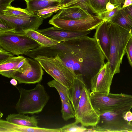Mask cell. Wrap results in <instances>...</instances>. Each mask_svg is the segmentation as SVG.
Here are the masks:
<instances>
[{"label":"cell","mask_w":132,"mask_h":132,"mask_svg":"<svg viewBox=\"0 0 132 132\" xmlns=\"http://www.w3.org/2000/svg\"><path fill=\"white\" fill-rule=\"evenodd\" d=\"M58 55L69 68L77 75L90 79L105 64V56L96 40L87 36L58 43Z\"/></svg>","instance_id":"obj_1"},{"label":"cell","mask_w":132,"mask_h":132,"mask_svg":"<svg viewBox=\"0 0 132 132\" xmlns=\"http://www.w3.org/2000/svg\"><path fill=\"white\" fill-rule=\"evenodd\" d=\"M20 94L15 109L18 113L33 114L42 111L50 97L44 86L38 84L34 88L28 90L16 86Z\"/></svg>","instance_id":"obj_2"},{"label":"cell","mask_w":132,"mask_h":132,"mask_svg":"<svg viewBox=\"0 0 132 132\" xmlns=\"http://www.w3.org/2000/svg\"><path fill=\"white\" fill-rule=\"evenodd\" d=\"M92 105L99 114L106 111L124 112L132 108V95L121 93H105L90 92Z\"/></svg>","instance_id":"obj_3"},{"label":"cell","mask_w":132,"mask_h":132,"mask_svg":"<svg viewBox=\"0 0 132 132\" xmlns=\"http://www.w3.org/2000/svg\"><path fill=\"white\" fill-rule=\"evenodd\" d=\"M108 21L111 39L109 62L115 74L120 72V67L126 52L127 44L132 34L111 21Z\"/></svg>","instance_id":"obj_4"},{"label":"cell","mask_w":132,"mask_h":132,"mask_svg":"<svg viewBox=\"0 0 132 132\" xmlns=\"http://www.w3.org/2000/svg\"><path fill=\"white\" fill-rule=\"evenodd\" d=\"M54 79L69 88L77 75L68 67L57 55L54 57L41 56L34 59Z\"/></svg>","instance_id":"obj_5"},{"label":"cell","mask_w":132,"mask_h":132,"mask_svg":"<svg viewBox=\"0 0 132 132\" xmlns=\"http://www.w3.org/2000/svg\"><path fill=\"white\" fill-rule=\"evenodd\" d=\"M41 46L25 34L0 32V47L17 56Z\"/></svg>","instance_id":"obj_6"},{"label":"cell","mask_w":132,"mask_h":132,"mask_svg":"<svg viewBox=\"0 0 132 132\" xmlns=\"http://www.w3.org/2000/svg\"><path fill=\"white\" fill-rule=\"evenodd\" d=\"M123 113L109 111L100 114L99 122L90 128V131L132 132V122L124 119Z\"/></svg>","instance_id":"obj_7"},{"label":"cell","mask_w":132,"mask_h":132,"mask_svg":"<svg viewBox=\"0 0 132 132\" xmlns=\"http://www.w3.org/2000/svg\"><path fill=\"white\" fill-rule=\"evenodd\" d=\"M104 21L97 16L93 15L85 19L77 20L63 19L53 16L49 20L48 23L62 29L75 32H85L96 29Z\"/></svg>","instance_id":"obj_8"},{"label":"cell","mask_w":132,"mask_h":132,"mask_svg":"<svg viewBox=\"0 0 132 132\" xmlns=\"http://www.w3.org/2000/svg\"><path fill=\"white\" fill-rule=\"evenodd\" d=\"M90 91L86 86L84 88L76 113L75 120L85 127L93 126L99 122L100 114L91 103Z\"/></svg>","instance_id":"obj_9"},{"label":"cell","mask_w":132,"mask_h":132,"mask_svg":"<svg viewBox=\"0 0 132 132\" xmlns=\"http://www.w3.org/2000/svg\"><path fill=\"white\" fill-rule=\"evenodd\" d=\"M0 19L8 23L14 29V32L25 34L28 30L37 31L43 23L44 19L36 15L14 16L0 14Z\"/></svg>","instance_id":"obj_10"},{"label":"cell","mask_w":132,"mask_h":132,"mask_svg":"<svg viewBox=\"0 0 132 132\" xmlns=\"http://www.w3.org/2000/svg\"><path fill=\"white\" fill-rule=\"evenodd\" d=\"M114 73L108 61L90 79L92 92L105 93H110L111 86Z\"/></svg>","instance_id":"obj_11"},{"label":"cell","mask_w":132,"mask_h":132,"mask_svg":"<svg viewBox=\"0 0 132 132\" xmlns=\"http://www.w3.org/2000/svg\"><path fill=\"white\" fill-rule=\"evenodd\" d=\"M29 59L30 67L22 72L15 73L12 77L19 84H35L42 79L44 71L40 64L34 59L29 58Z\"/></svg>","instance_id":"obj_12"},{"label":"cell","mask_w":132,"mask_h":132,"mask_svg":"<svg viewBox=\"0 0 132 132\" xmlns=\"http://www.w3.org/2000/svg\"><path fill=\"white\" fill-rule=\"evenodd\" d=\"M37 31L58 43L82 38L90 33V31L77 32L67 30L54 26L38 29Z\"/></svg>","instance_id":"obj_13"},{"label":"cell","mask_w":132,"mask_h":132,"mask_svg":"<svg viewBox=\"0 0 132 132\" xmlns=\"http://www.w3.org/2000/svg\"><path fill=\"white\" fill-rule=\"evenodd\" d=\"M94 37L99 43L106 59L108 61L111 39L108 21H104L97 27Z\"/></svg>","instance_id":"obj_14"},{"label":"cell","mask_w":132,"mask_h":132,"mask_svg":"<svg viewBox=\"0 0 132 132\" xmlns=\"http://www.w3.org/2000/svg\"><path fill=\"white\" fill-rule=\"evenodd\" d=\"M61 132L60 128H49L24 126L0 120V132Z\"/></svg>","instance_id":"obj_15"},{"label":"cell","mask_w":132,"mask_h":132,"mask_svg":"<svg viewBox=\"0 0 132 132\" xmlns=\"http://www.w3.org/2000/svg\"><path fill=\"white\" fill-rule=\"evenodd\" d=\"M77 75L68 90L69 100L76 113L82 90L86 86L82 75Z\"/></svg>","instance_id":"obj_16"},{"label":"cell","mask_w":132,"mask_h":132,"mask_svg":"<svg viewBox=\"0 0 132 132\" xmlns=\"http://www.w3.org/2000/svg\"><path fill=\"white\" fill-rule=\"evenodd\" d=\"M92 15L88 9L80 6H75L62 9L54 16L63 19L77 20L85 19Z\"/></svg>","instance_id":"obj_17"},{"label":"cell","mask_w":132,"mask_h":132,"mask_svg":"<svg viewBox=\"0 0 132 132\" xmlns=\"http://www.w3.org/2000/svg\"><path fill=\"white\" fill-rule=\"evenodd\" d=\"M25 57L22 55L13 56L0 63V74L9 78H12L17 71V67Z\"/></svg>","instance_id":"obj_18"},{"label":"cell","mask_w":132,"mask_h":132,"mask_svg":"<svg viewBox=\"0 0 132 132\" xmlns=\"http://www.w3.org/2000/svg\"><path fill=\"white\" fill-rule=\"evenodd\" d=\"M81 2L80 0H70L67 2L54 6H51L42 9L34 12L36 14L44 19L50 17L54 13L64 8L69 7L79 6Z\"/></svg>","instance_id":"obj_19"},{"label":"cell","mask_w":132,"mask_h":132,"mask_svg":"<svg viewBox=\"0 0 132 132\" xmlns=\"http://www.w3.org/2000/svg\"><path fill=\"white\" fill-rule=\"evenodd\" d=\"M6 120L13 124L30 127H37L38 122L34 116L29 117L24 114L13 113L8 115Z\"/></svg>","instance_id":"obj_20"},{"label":"cell","mask_w":132,"mask_h":132,"mask_svg":"<svg viewBox=\"0 0 132 132\" xmlns=\"http://www.w3.org/2000/svg\"><path fill=\"white\" fill-rule=\"evenodd\" d=\"M26 9L31 14L48 7L60 4L58 0H26Z\"/></svg>","instance_id":"obj_21"},{"label":"cell","mask_w":132,"mask_h":132,"mask_svg":"<svg viewBox=\"0 0 132 132\" xmlns=\"http://www.w3.org/2000/svg\"><path fill=\"white\" fill-rule=\"evenodd\" d=\"M111 21L126 29L132 34V18L123 9H121Z\"/></svg>","instance_id":"obj_22"},{"label":"cell","mask_w":132,"mask_h":132,"mask_svg":"<svg viewBox=\"0 0 132 132\" xmlns=\"http://www.w3.org/2000/svg\"><path fill=\"white\" fill-rule=\"evenodd\" d=\"M24 31L27 36L37 42L41 46H51L56 45L58 43L37 31L28 30Z\"/></svg>","instance_id":"obj_23"},{"label":"cell","mask_w":132,"mask_h":132,"mask_svg":"<svg viewBox=\"0 0 132 132\" xmlns=\"http://www.w3.org/2000/svg\"><path fill=\"white\" fill-rule=\"evenodd\" d=\"M47 84L50 87L55 88L60 96L61 100L70 103L68 93V88L55 79L48 82Z\"/></svg>","instance_id":"obj_24"},{"label":"cell","mask_w":132,"mask_h":132,"mask_svg":"<svg viewBox=\"0 0 132 132\" xmlns=\"http://www.w3.org/2000/svg\"><path fill=\"white\" fill-rule=\"evenodd\" d=\"M0 14L16 16L33 14L31 13L26 8L23 9L15 7L11 5L6 7L0 13Z\"/></svg>","instance_id":"obj_25"},{"label":"cell","mask_w":132,"mask_h":132,"mask_svg":"<svg viewBox=\"0 0 132 132\" xmlns=\"http://www.w3.org/2000/svg\"><path fill=\"white\" fill-rule=\"evenodd\" d=\"M62 117L65 121L75 118L76 113L71 103L61 100Z\"/></svg>","instance_id":"obj_26"},{"label":"cell","mask_w":132,"mask_h":132,"mask_svg":"<svg viewBox=\"0 0 132 132\" xmlns=\"http://www.w3.org/2000/svg\"><path fill=\"white\" fill-rule=\"evenodd\" d=\"M79 123L75 120L74 122L64 125L60 128L61 132H87L88 129L82 125L78 126Z\"/></svg>","instance_id":"obj_27"},{"label":"cell","mask_w":132,"mask_h":132,"mask_svg":"<svg viewBox=\"0 0 132 132\" xmlns=\"http://www.w3.org/2000/svg\"><path fill=\"white\" fill-rule=\"evenodd\" d=\"M111 0H89L90 5L96 15L106 10V4Z\"/></svg>","instance_id":"obj_28"},{"label":"cell","mask_w":132,"mask_h":132,"mask_svg":"<svg viewBox=\"0 0 132 132\" xmlns=\"http://www.w3.org/2000/svg\"><path fill=\"white\" fill-rule=\"evenodd\" d=\"M121 9V7L118 6L111 11L107 12L106 11L96 15L104 21H111Z\"/></svg>","instance_id":"obj_29"},{"label":"cell","mask_w":132,"mask_h":132,"mask_svg":"<svg viewBox=\"0 0 132 132\" xmlns=\"http://www.w3.org/2000/svg\"><path fill=\"white\" fill-rule=\"evenodd\" d=\"M129 62L132 67V36L129 39L125 48Z\"/></svg>","instance_id":"obj_30"},{"label":"cell","mask_w":132,"mask_h":132,"mask_svg":"<svg viewBox=\"0 0 132 132\" xmlns=\"http://www.w3.org/2000/svg\"><path fill=\"white\" fill-rule=\"evenodd\" d=\"M13 32L14 29L7 23L0 19V32Z\"/></svg>","instance_id":"obj_31"},{"label":"cell","mask_w":132,"mask_h":132,"mask_svg":"<svg viewBox=\"0 0 132 132\" xmlns=\"http://www.w3.org/2000/svg\"><path fill=\"white\" fill-rule=\"evenodd\" d=\"M14 56V55L0 47V63Z\"/></svg>","instance_id":"obj_32"},{"label":"cell","mask_w":132,"mask_h":132,"mask_svg":"<svg viewBox=\"0 0 132 132\" xmlns=\"http://www.w3.org/2000/svg\"><path fill=\"white\" fill-rule=\"evenodd\" d=\"M15 0H0V13L6 7L11 5V3Z\"/></svg>","instance_id":"obj_33"},{"label":"cell","mask_w":132,"mask_h":132,"mask_svg":"<svg viewBox=\"0 0 132 132\" xmlns=\"http://www.w3.org/2000/svg\"><path fill=\"white\" fill-rule=\"evenodd\" d=\"M122 117L125 120L129 122L132 121V113L130 111L124 112Z\"/></svg>","instance_id":"obj_34"},{"label":"cell","mask_w":132,"mask_h":132,"mask_svg":"<svg viewBox=\"0 0 132 132\" xmlns=\"http://www.w3.org/2000/svg\"><path fill=\"white\" fill-rule=\"evenodd\" d=\"M118 6L120 7L119 5L116 6L114 4L111 3L110 1L106 4V11L108 12L113 10Z\"/></svg>","instance_id":"obj_35"},{"label":"cell","mask_w":132,"mask_h":132,"mask_svg":"<svg viewBox=\"0 0 132 132\" xmlns=\"http://www.w3.org/2000/svg\"><path fill=\"white\" fill-rule=\"evenodd\" d=\"M125 0H111L110 2L116 6H119L121 8Z\"/></svg>","instance_id":"obj_36"},{"label":"cell","mask_w":132,"mask_h":132,"mask_svg":"<svg viewBox=\"0 0 132 132\" xmlns=\"http://www.w3.org/2000/svg\"><path fill=\"white\" fill-rule=\"evenodd\" d=\"M86 5L88 10H89L92 13H95V12L90 5L89 0H81Z\"/></svg>","instance_id":"obj_37"},{"label":"cell","mask_w":132,"mask_h":132,"mask_svg":"<svg viewBox=\"0 0 132 132\" xmlns=\"http://www.w3.org/2000/svg\"><path fill=\"white\" fill-rule=\"evenodd\" d=\"M131 5H132V0H125L121 9H123Z\"/></svg>","instance_id":"obj_38"},{"label":"cell","mask_w":132,"mask_h":132,"mask_svg":"<svg viewBox=\"0 0 132 132\" xmlns=\"http://www.w3.org/2000/svg\"><path fill=\"white\" fill-rule=\"evenodd\" d=\"M123 9L127 12L132 18V5Z\"/></svg>","instance_id":"obj_39"},{"label":"cell","mask_w":132,"mask_h":132,"mask_svg":"<svg viewBox=\"0 0 132 132\" xmlns=\"http://www.w3.org/2000/svg\"><path fill=\"white\" fill-rule=\"evenodd\" d=\"M18 81L17 80L15 79L12 78V79L11 80L10 83L13 85L15 86L17 84Z\"/></svg>","instance_id":"obj_40"},{"label":"cell","mask_w":132,"mask_h":132,"mask_svg":"<svg viewBox=\"0 0 132 132\" xmlns=\"http://www.w3.org/2000/svg\"><path fill=\"white\" fill-rule=\"evenodd\" d=\"M65 0H61L60 1V4L62 3Z\"/></svg>","instance_id":"obj_41"},{"label":"cell","mask_w":132,"mask_h":132,"mask_svg":"<svg viewBox=\"0 0 132 132\" xmlns=\"http://www.w3.org/2000/svg\"><path fill=\"white\" fill-rule=\"evenodd\" d=\"M58 0L59 1L60 3V1L61 0Z\"/></svg>","instance_id":"obj_42"},{"label":"cell","mask_w":132,"mask_h":132,"mask_svg":"<svg viewBox=\"0 0 132 132\" xmlns=\"http://www.w3.org/2000/svg\"><path fill=\"white\" fill-rule=\"evenodd\" d=\"M24 0V1H25V0ZM58 1H59V0H58Z\"/></svg>","instance_id":"obj_43"},{"label":"cell","mask_w":132,"mask_h":132,"mask_svg":"<svg viewBox=\"0 0 132 132\" xmlns=\"http://www.w3.org/2000/svg\"></svg>","instance_id":"obj_44"}]
</instances>
